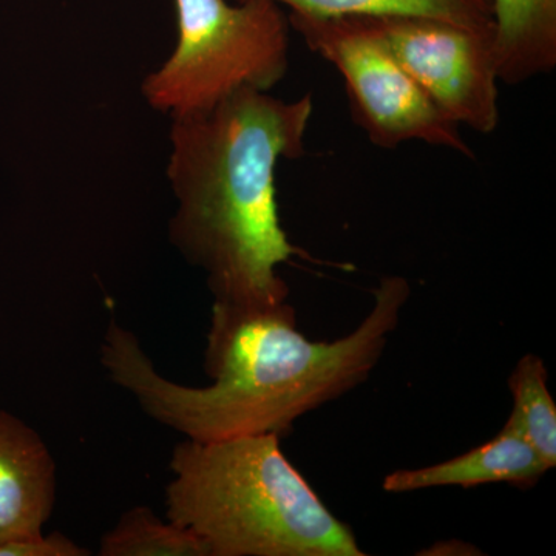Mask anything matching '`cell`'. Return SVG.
Segmentation results:
<instances>
[{
	"label": "cell",
	"instance_id": "cell-10",
	"mask_svg": "<svg viewBox=\"0 0 556 556\" xmlns=\"http://www.w3.org/2000/svg\"><path fill=\"white\" fill-rule=\"evenodd\" d=\"M291 13L317 17L416 16L475 30H493L492 0H273Z\"/></svg>",
	"mask_w": 556,
	"mask_h": 556
},
{
	"label": "cell",
	"instance_id": "cell-5",
	"mask_svg": "<svg viewBox=\"0 0 556 556\" xmlns=\"http://www.w3.org/2000/svg\"><path fill=\"white\" fill-rule=\"evenodd\" d=\"M288 20L308 49L342 75L353 118L372 144L394 149L405 142H424L473 159L459 127L358 17L289 13Z\"/></svg>",
	"mask_w": 556,
	"mask_h": 556
},
{
	"label": "cell",
	"instance_id": "cell-14",
	"mask_svg": "<svg viewBox=\"0 0 556 556\" xmlns=\"http://www.w3.org/2000/svg\"><path fill=\"white\" fill-rule=\"evenodd\" d=\"M419 555L428 556H473L481 555L478 548L460 540H445L438 541L433 546L426 548L424 552H419Z\"/></svg>",
	"mask_w": 556,
	"mask_h": 556
},
{
	"label": "cell",
	"instance_id": "cell-11",
	"mask_svg": "<svg viewBox=\"0 0 556 556\" xmlns=\"http://www.w3.org/2000/svg\"><path fill=\"white\" fill-rule=\"evenodd\" d=\"M510 416L503 430L532 445L548 467L556 466V405L548 390V372L543 358L527 353L508 376Z\"/></svg>",
	"mask_w": 556,
	"mask_h": 556
},
{
	"label": "cell",
	"instance_id": "cell-8",
	"mask_svg": "<svg viewBox=\"0 0 556 556\" xmlns=\"http://www.w3.org/2000/svg\"><path fill=\"white\" fill-rule=\"evenodd\" d=\"M551 467L525 439L501 430L497 437L464 455L420 468H405L387 475L383 490L409 493L441 486H471L506 482L532 489Z\"/></svg>",
	"mask_w": 556,
	"mask_h": 556
},
{
	"label": "cell",
	"instance_id": "cell-12",
	"mask_svg": "<svg viewBox=\"0 0 556 556\" xmlns=\"http://www.w3.org/2000/svg\"><path fill=\"white\" fill-rule=\"evenodd\" d=\"M101 556H211L192 530L163 521L152 508H130L102 535Z\"/></svg>",
	"mask_w": 556,
	"mask_h": 556
},
{
	"label": "cell",
	"instance_id": "cell-6",
	"mask_svg": "<svg viewBox=\"0 0 556 556\" xmlns=\"http://www.w3.org/2000/svg\"><path fill=\"white\" fill-rule=\"evenodd\" d=\"M457 127L489 135L500 124L493 30L416 16H354Z\"/></svg>",
	"mask_w": 556,
	"mask_h": 556
},
{
	"label": "cell",
	"instance_id": "cell-7",
	"mask_svg": "<svg viewBox=\"0 0 556 556\" xmlns=\"http://www.w3.org/2000/svg\"><path fill=\"white\" fill-rule=\"evenodd\" d=\"M56 503V464L43 439L0 409V546L42 533Z\"/></svg>",
	"mask_w": 556,
	"mask_h": 556
},
{
	"label": "cell",
	"instance_id": "cell-2",
	"mask_svg": "<svg viewBox=\"0 0 556 556\" xmlns=\"http://www.w3.org/2000/svg\"><path fill=\"white\" fill-rule=\"evenodd\" d=\"M313 112L311 94L287 101L248 89L207 112L172 118L170 241L206 274L214 303L288 302L291 289L278 268L311 260L281 226L276 175L281 160L305 153Z\"/></svg>",
	"mask_w": 556,
	"mask_h": 556
},
{
	"label": "cell",
	"instance_id": "cell-13",
	"mask_svg": "<svg viewBox=\"0 0 556 556\" xmlns=\"http://www.w3.org/2000/svg\"><path fill=\"white\" fill-rule=\"evenodd\" d=\"M89 548L79 546L62 533L33 535L24 540L11 541L0 546V556H89Z\"/></svg>",
	"mask_w": 556,
	"mask_h": 556
},
{
	"label": "cell",
	"instance_id": "cell-9",
	"mask_svg": "<svg viewBox=\"0 0 556 556\" xmlns=\"http://www.w3.org/2000/svg\"><path fill=\"white\" fill-rule=\"evenodd\" d=\"M501 83H526L556 67V0H492Z\"/></svg>",
	"mask_w": 556,
	"mask_h": 556
},
{
	"label": "cell",
	"instance_id": "cell-4",
	"mask_svg": "<svg viewBox=\"0 0 556 556\" xmlns=\"http://www.w3.org/2000/svg\"><path fill=\"white\" fill-rule=\"evenodd\" d=\"M177 47L141 91L172 118L214 109L241 90L269 91L289 67V20L273 0H175Z\"/></svg>",
	"mask_w": 556,
	"mask_h": 556
},
{
	"label": "cell",
	"instance_id": "cell-3",
	"mask_svg": "<svg viewBox=\"0 0 556 556\" xmlns=\"http://www.w3.org/2000/svg\"><path fill=\"white\" fill-rule=\"evenodd\" d=\"M277 434L174 448L166 517L192 530L211 556H364L281 452Z\"/></svg>",
	"mask_w": 556,
	"mask_h": 556
},
{
	"label": "cell",
	"instance_id": "cell-1",
	"mask_svg": "<svg viewBox=\"0 0 556 556\" xmlns=\"http://www.w3.org/2000/svg\"><path fill=\"white\" fill-rule=\"evenodd\" d=\"M409 295L407 278L383 277L367 317L332 342L302 334L289 300L266 308L214 303L204 351L211 386L172 382L146 353L121 365L118 383L146 415L190 441L257 434L283 439L300 417L367 382Z\"/></svg>",
	"mask_w": 556,
	"mask_h": 556
}]
</instances>
